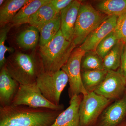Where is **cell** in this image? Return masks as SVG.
I'll list each match as a JSON object with an SVG mask.
<instances>
[{"label": "cell", "instance_id": "obj_4", "mask_svg": "<svg viewBox=\"0 0 126 126\" xmlns=\"http://www.w3.org/2000/svg\"><path fill=\"white\" fill-rule=\"evenodd\" d=\"M88 3H81L75 26L73 42L76 46L82 44L87 37L107 18Z\"/></svg>", "mask_w": 126, "mask_h": 126}, {"label": "cell", "instance_id": "obj_20", "mask_svg": "<svg viewBox=\"0 0 126 126\" xmlns=\"http://www.w3.org/2000/svg\"><path fill=\"white\" fill-rule=\"evenodd\" d=\"M108 72L105 70H81L82 82L86 91L94 92L103 81Z\"/></svg>", "mask_w": 126, "mask_h": 126}, {"label": "cell", "instance_id": "obj_29", "mask_svg": "<svg viewBox=\"0 0 126 126\" xmlns=\"http://www.w3.org/2000/svg\"><path fill=\"white\" fill-rule=\"evenodd\" d=\"M5 1L6 0H0V6H2L5 3Z\"/></svg>", "mask_w": 126, "mask_h": 126}, {"label": "cell", "instance_id": "obj_13", "mask_svg": "<svg viewBox=\"0 0 126 126\" xmlns=\"http://www.w3.org/2000/svg\"><path fill=\"white\" fill-rule=\"evenodd\" d=\"M20 84L12 78L4 66L0 71V107L11 105Z\"/></svg>", "mask_w": 126, "mask_h": 126}, {"label": "cell", "instance_id": "obj_30", "mask_svg": "<svg viewBox=\"0 0 126 126\" xmlns=\"http://www.w3.org/2000/svg\"><path fill=\"white\" fill-rule=\"evenodd\" d=\"M118 126H126V124L125 123H121Z\"/></svg>", "mask_w": 126, "mask_h": 126}, {"label": "cell", "instance_id": "obj_17", "mask_svg": "<svg viewBox=\"0 0 126 126\" xmlns=\"http://www.w3.org/2000/svg\"><path fill=\"white\" fill-rule=\"evenodd\" d=\"M56 14L53 6L49 2L42 6L31 16L28 24L36 28L40 32L46 24L54 18Z\"/></svg>", "mask_w": 126, "mask_h": 126}, {"label": "cell", "instance_id": "obj_16", "mask_svg": "<svg viewBox=\"0 0 126 126\" xmlns=\"http://www.w3.org/2000/svg\"><path fill=\"white\" fill-rule=\"evenodd\" d=\"M30 0H9L0 6V28L10 24L12 19L20 9Z\"/></svg>", "mask_w": 126, "mask_h": 126}, {"label": "cell", "instance_id": "obj_25", "mask_svg": "<svg viewBox=\"0 0 126 126\" xmlns=\"http://www.w3.org/2000/svg\"><path fill=\"white\" fill-rule=\"evenodd\" d=\"M13 27L10 23L4 27L1 28L0 31V68L5 66L6 59L5 54L6 52L14 53V49L11 47H8L5 45V41L7 39V34L11 29Z\"/></svg>", "mask_w": 126, "mask_h": 126}, {"label": "cell", "instance_id": "obj_21", "mask_svg": "<svg viewBox=\"0 0 126 126\" xmlns=\"http://www.w3.org/2000/svg\"><path fill=\"white\" fill-rule=\"evenodd\" d=\"M61 26L60 13L56 14L54 18L46 24L40 31L39 47L44 46L50 42L61 29Z\"/></svg>", "mask_w": 126, "mask_h": 126}, {"label": "cell", "instance_id": "obj_12", "mask_svg": "<svg viewBox=\"0 0 126 126\" xmlns=\"http://www.w3.org/2000/svg\"><path fill=\"white\" fill-rule=\"evenodd\" d=\"M82 3L81 1L75 0L60 12L61 30L67 40L73 41L75 26Z\"/></svg>", "mask_w": 126, "mask_h": 126}, {"label": "cell", "instance_id": "obj_6", "mask_svg": "<svg viewBox=\"0 0 126 126\" xmlns=\"http://www.w3.org/2000/svg\"><path fill=\"white\" fill-rule=\"evenodd\" d=\"M79 107V126H92L111 100L95 93L88 92L83 95Z\"/></svg>", "mask_w": 126, "mask_h": 126}, {"label": "cell", "instance_id": "obj_14", "mask_svg": "<svg viewBox=\"0 0 126 126\" xmlns=\"http://www.w3.org/2000/svg\"><path fill=\"white\" fill-rule=\"evenodd\" d=\"M82 98L81 94L72 97L69 106L60 113L50 126H79V110Z\"/></svg>", "mask_w": 126, "mask_h": 126}, {"label": "cell", "instance_id": "obj_24", "mask_svg": "<svg viewBox=\"0 0 126 126\" xmlns=\"http://www.w3.org/2000/svg\"><path fill=\"white\" fill-rule=\"evenodd\" d=\"M119 41L113 30L100 42L95 52L103 60Z\"/></svg>", "mask_w": 126, "mask_h": 126}, {"label": "cell", "instance_id": "obj_19", "mask_svg": "<svg viewBox=\"0 0 126 126\" xmlns=\"http://www.w3.org/2000/svg\"><path fill=\"white\" fill-rule=\"evenodd\" d=\"M96 8L108 16L119 17L126 13V0H103L96 5Z\"/></svg>", "mask_w": 126, "mask_h": 126}, {"label": "cell", "instance_id": "obj_28", "mask_svg": "<svg viewBox=\"0 0 126 126\" xmlns=\"http://www.w3.org/2000/svg\"><path fill=\"white\" fill-rule=\"evenodd\" d=\"M119 70L123 75L126 78V44H124L121 56V66Z\"/></svg>", "mask_w": 126, "mask_h": 126}, {"label": "cell", "instance_id": "obj_27", "mask_svg": "<svg viewBox=\"0 0 126 126\" xmlns=\"http://www.w3.org/2000/svg\"><path fill=\"white\" fill-rule=\"evenodd\" d=\"M73 1V0H50V2L55 10L56 14H59Z\"/></svg>", "mask_w": 126, "mask_h": 126}, {"label": "cell", "instance_id": "obj_22", "mask_svg": "<svg viewBox=\"0 0 126 126\" xmlns=\"http://www.w3.org/2000/svg\"><path fill=\"white\" fill-rule=\"evenodd\" d=\"M124 44L122 41H119L103 59V67L105 70L116 71L120 68Z\"/></svg>", "mask_w": 126, "mask_h": 126}, {"label": "cell", "instance_id": "obj_9", "mask_svg": "<svg viewBox=\"0 0 126 126\" xmlns=\"http://www.w3.org/2000/svg\"><path fill=\"white\" fill-rule=\"evenodd\" d=\"M126 88V78L119 69L108 72L105 79L94 92L109 100L117 99Z\"/></svg>", "mask_w": 126, "mask_h": 126}, {"label": "cell", "instance_id": "obj_2", "mask_svg": "<svg viewBox=\"0 0 126 126\" xmlns=\"http://www.w3.org/2000/svg\"><path fill=\"white\" fill-rule=\"evenodd\" d=\"M4 67L9 75L20 85L36 83L39 75L44 72L40 59L18 51L8 56Z\"/></svg>", "mask_w": 126, "mask_h": 126}, {"label": "cell", "instance_id": "obj_23", "mask_svg": "<svg viewBox=\"0 0 126 126\" xmlns=\"http://www.w3.org/2000/svg\"><path fill=\"white\" fill-rule=\"evenodd\" d=\"M81 70H105L103 60L95 51L86 52L82 59Z\"/></svg>", "mask_w": 126, "mask_h": 126}, {"label": "cell", "instance_id": "obj_18", "mask_svg": "<svg viewBox=\"0 0 126 126\" xmlns=\"http://www.w3.org/2000/svg\"><path fill=\"white\" fill-rule=\"evenodd\" d=\"M39 30L30 26L21 31L17 35L16 43L19 48L23 50L33 49L36 47L40 39Z\"/></svg>", "mask_w": 126, "mask_h": 126}, {"label": "cell", "instance_id": "obj_11", "mask_svg": "<svg viewBox=\"0 0 126 126\" xmlns=\"http://www.w3.org/2000/svg\"><path fill=\"white\" fill-rule=\"evenodd\" d=\"M126 115V95L105 109L96 126H118Z\"/></svg>", "mask_w": 126, "mask_h": 126}, {"label": "cell", "instance_id": "obj_26", "mask_svg": "<svg viewBox=\"0 0 126 126\" xmlns=\"http://www.w3.org/2000/svg\"><path fill=\"white\" fill-rule=\"evenodd\" d=\"M114 31L119 40L126 44V13L118 17Z\"/></svg>", "mask_w": 126, "mask_h": 126}, {"label": "cell", "instance_id": "obj_7", "mask_svg": "<svg viewBox=\"0 0 126 126\" xmlns=\"http://www.w3.org/2000/svg\"><path fill=\"white\" fill-rule=\"evenodd\" d=\"M86 52L79 47H76L61 68L68 78L69 95L70 98L74 95H84L88 93L84 87L81 77V61Z\"/></svg>", "mask_w": 126, "mask_h": 126}, {"label": "cell", "instance_id": "obj_15", "mask_svg": "<svg viewBox=\"0 0 126 126\" xmlns=\"http://www.w3.org/2000/svg\"><path fill=\"white\" fill-rule=\"evenodd\" d=\"M50 0H30L18 12L10 24L12 26H19L28 23L30 18L42 6L50 2Z\"/></svg>", "mask_w": 126, "mask_h": 126}, {"label": "cell", "instance_id": "obj_3", "mask_svg": "<svg viewBox=\"0 0 126 126\" xmlns=\"http://www.w3.org/2000/svg\"><path fill=\"white\" fill-rule=\"evenodd\" d=\"M77 46L66 39L61 30L50 42L40 47V60L44 71L52 74L61 70Z\"/></svg>", "mask_w": 126, "mask_h": 126}, {"label": "cell", "instance_id": "obj_8", "mask_svg": "<svg viewBox=\"0 0 126 126\" xmlns=\"http://www.w3.org/2000/svg\"><path fill=\"white\" fill-rule=\"evenodd\" d=\"M11 105L25 106L34 108H45L63 110V104L57 106L49 101L41 92L36 83L20 85Z\"/></svg>", "mask_w": 126, "mask_h": 126}, {"label": "cell", "instance_id": "obj_1", "mask_svg": "<svg viewBox=\"0 0 126 126\" xmlns=\"http://www.w3.org/2000/svg\"><path fill=\"white\" fill-rule=\"evenodd\" d=\"M63 111L13 105L0 107V126H50Z\"/></svg>", "mask_w": 126, "mask_h": 126}, {"label": "cell", "instance_id": "obj_31", "mask_svg": "<svg viewBox=\"0 0 126 126\" xmlns=\"http://www.w3.org/2000/svg\"></svg>", "mask_w": 126, "mask_h": 126}, {"label": "cell", "instance_id": "obj_10", "mask_svg": "<svg viewBox=\"0 0 126 126\" xmlns=\"http://www.w3.org/2000/svg\"><path fill=\"white\" fill-rule=\"evenodd\" d=\"M118 17L108 16L99 26L89 35L79 47L86 52L95 51L100 42L115 29Z\"/></svg>", "mask_w": 126, "mask_h": 126}, {"label": "cell", "instance_id": "obj_5", "mask_svg": "<svg viewBox=\"0 0 126 126\" xmlns=\"http://www.w3.org/2000/svg\"><path fill=\"white\" fill-rule=\"evenodd\" d=\"M68 82L67 75L61 69L51 74L43 72L38 77L36 83L45 97L58 106L61 93Z\"/></svg>", "mask_w": 126, "mask_h": 126}]
</instances>
